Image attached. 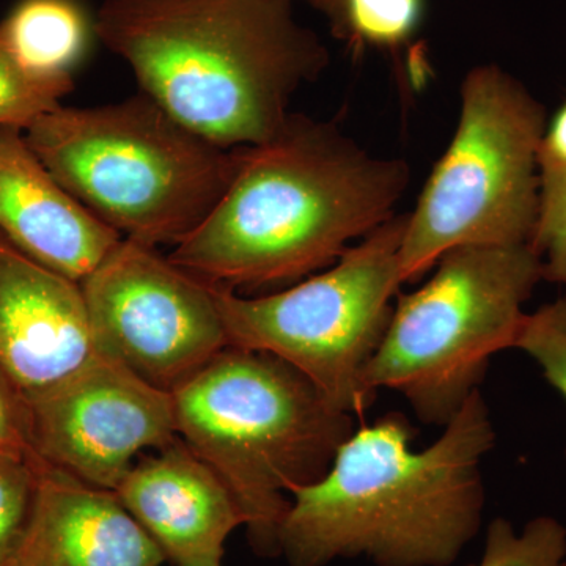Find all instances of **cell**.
<instances>
[{
    "label": "cell",
    "instance_id": "1",
    "mask_svg": "<svg viewBox=\"0 0 566 566\" xmlns=\"http://www.w3.org/2000/svg\"><path fill=\"white\" fill-rule=\"evenodd\" d=\"M237 150L232 181L169 259L208 285L285 289L337 262L394 218L409 182L334 123L290 114L263 144Z\"/></svg>",
    "mask_w": 566,
    "mask_h": 566
},
{
    "label": "cell",
    "instance_id": "2",
    "mask_svg": "<svg viewBox=\"0 0 566 566\" xmlns=\"http://www.w3.org/2000/svg\"><path fill=\"white\" fill-rule=\"evenodd\" d=\"M392 411L363 424L329 471L290 494L279 536L290 566L367 558L375 566H452L482 527V461L495 444L490 411L475 390L423 450Z\"/></svg>",
    "mask_w": 566,
    "mask_h": 566
},
{
    "label": "cell",
    "instance_id": "3",
    "mask_svg": "<svg viewBox=\"0 0 566 566\" xmlns=\"http://www.w3.org/2000/svg\"><path fill=\"white\" fill-rule=\"evenodd\" d=\"M294 0H104L96 39L132 66L142 93L226 150L263 144L297 88L329 65Z\"/></svg>",
    "mask_w": 566,
    "mask_h": 566
},
{
    "label": "cell",
    "instance_id": "4",
    "mask_svg": "<svg viewBox=\"0 0 566 566\" xmlns=\"http://www.w3.org/2000/svg\"><path fill=\"white\" fill-rule=\"evenodd\" d=\"M178 438L216 472L259 556H281L290 494L333 464L356 430L303 374L273 354L227 346L172 392Z\"/></svg>",
    "mask_w": 566,
    "mask_h": 566
},
{
    "label": "cell",
    "instance_id": "5",
    "mask_svg": "<svg viewBox=\"0 0 566 566\" xmlns=\"http://www.w3.org/2000/svg\"><path fill=\"white\" fill-rule=\"evenodd\" d=\"M25 140L63 188L126 240L178 245L222 199L237 150L175 120L145 93L48 112Z\"/></svg>",
    "mask_w": 566,
    "mask_h": 566
},
{
    "label": "cell",
    "instance_id": "6",
    "mask_svg": "<svg viewBox=\"0 0 566 566\" xmlns=\"http://www.w3.org/2000/svg\"><path fill=\"white\" fill-rule=\"evenodd\" d=\"M434 274L398 293L365 386L394 390L417 419L444 428L485 378L491 357L515 348L524 305L545 281L531 244L464 245L446 252Z\"/></svg>",
    "mask_w": 566,
    "mask_h": 566
},
{
    "label": "cell",
    "instance_id": "7",
    "mask_svg": "<svg viewBox=\"0 0 566 566\" xmlns=\"http://www.w3.org/2000/svg\"><path fill=\"white\" fill-rule=\"evenodd\" d=\"M546 109L497 65L465 74L455 136L409 212L403 283L464 245L531 243L538 216V153Z\"/></svg>",
    "mask_w": 566,
    "mask_h": 566
},
{
    "label": "cell",
    "instance_id": "8",
    "mask_svg": "<svg viewBox=\"0 0 566 566\" xmlns=\"http://www.w3.org/2000/svg\"><path fill=\"white\" fill-rule=\"evenodd\" d=\"M408 214L394 216L319 274L245 297L214 286L227 342L292 365L338 411L360 417L376 394L364 374L385 338L400 293Z\"/></svg>",
    "mask_w": 566,
    "mask_h": 566
},
{
    "label": "cell",
    "instance_id": "9",
    "mask_svg": "<svg viewBox=\"0 0 566 566\" xmlns=\"http://www.w3.org/2000/svg\"><path fill=\"white\" fill-rule=\"evenodd\" d=\"M96 353L172 394L229 346L214 286L123 238L81 282Z\"/></svg>",
    "mask_w": 566,
    "mask_h": 566
},
{
    "label": "cell",
    "instance_id": "10",
    "mask_svg": "<svg viewBox=\"0 0 566 566\" xmlns=\"http://www.w3.org/2000/svg\"><path fill=\"white\" fill-rule=\"evenodd\" d=\"M28 400L40 460L103 490L178 439L172 394L99 353Z\"/></svg>",
    "mask_w": 566,
    "mask_h": 566
},
{
    "label": "cell",
    "instance_id": "11",
    "mask_svg": "<svg viewBox=\"0 0 566 566\" xmlns=\"http://www.w3.org/2000/svg\"><path fill=\"white\" fill-rule=\"evenodd\" d=\"M95 353L81 283L36 263L0 234V370L32 397Z\"/></svg>",
    "mask_w": 566,
    "mask_h": 566
},
{
    "label": "cell",
    "instance_id": "12",
    "mask_svg": "<svg viewBox=\"0 0 566 566\" xmlns=\"http://www.w3.org/2000/svg\"><path fill=\"white\" fill-rule=\"evenodd\" d=\"M114 493L175 566H222L227 538L244 526L221 476L180 438L142 455Z\"/></svg>",
    "mask_w": 566,
    "mask_h": 566
},
{
    "label": "cell",
    "instance_id": "13",
    "mask_svg": "<svg viewBox=\"0 0 566 566\" xmlns=\"http://www.w3.org/2000/svg\"><path fill=\"white\" fill-rule=\"evenodd\" d=\"M0 234L36 263L82 282L123 237L52 177L24 129L0 128Z\"/></svg>",
    "mask_w": 566,
    "mask_h": 566
},
{
    "label": "cell",
    "instance_id": "14",
    "mask_svg": "<svg viewBox=\"0 0 566 566\" xmlns=\"http://www.w3.org/2000/svg\"><path fill=\"white\" fill-rule=\"evenodd\" d=\"M166 562L114 491L39 461V499L18 566H163Z\"/></svg>",
    "mask_w": 566,
    "mask_h": 566
},
{
    "label": "cell",
    "instance_id": "15",
    "mask_svg": "<svg viewBox=\"0 0 566 566\" xmlns=\"http://www.w3.org/2000/svg\"><path fill=\"white\" fill-rule=\"evenodd\" d=\"M93 36L95 18L80 0H20L0 22L3 46L43 80H73Z\"/></svg>",
    "mask_w": 566,
    "mask_h": 566
},
{
    "label": "cell",
    "instance_id": "16",
    "mask_svg": "<svg viewBox=\"0 0 566 566\" xmlns=\"http://www.w3.org/2000/svg\"><path fill=\"white\" fill-rule=\"evenodd\" d=\"M422 10V0H340L331 24L342 39L395 48L415 35Z\"/></svg>",
    "mask_w": 566,
    "mask_h": 566
},
{
    "label": "cell",
    "instance_id": "17",
    "mask_svg": "<svg viewBox=\"0 0 566 566\" xmlns=\"http://www.w3.org/2000/svg\"><path fill=\"white\" fill-rule=\"evenodd\" d=\"M566 528L539 516L517 534L510 521L497 517L486 532L485 553L472 566H566Z\"/></svg>",
    "mask_w": 566,
    "mask_h": 566
},
{
    "label": "cell",
    "instance_id": "18",
    "mask_svg": "<svg viewBox=\"0 0 566 566\" xmlns=\"http://www.w3.org/2000/svg\"><path fill=\"white\" fill-rule=\"evenodd\" d=\"M39 461L0 457V566H18L39 499Z\"/></svg>",
    "mask_w": 566,
    "mask_h": 566
},
{
    "label": "cell",
    "instance_id": "19",
    "mask_svg": "<svg viewBox=\"0 0 566 566\" xmlns=\"http://www.w3.org/2000/svg\"><path fill=\"white\" fill-rule=\"evenodd\" d=\"M73 88V80H43L29 73L0 41V128H28L62 106L61 99Z\"/></svg>",
    "mask_w": 566,
    "mask_h": 566
},
{
    "label": "cell",
    "instance_id": "20",
    "mask_svg": "<svg viewBox=\"0 0 566 566\" xmlns=\"http://www.w3.org/2000/svg\"><path fill=\"white\" fill-rule=\"evenodd\" d=\"M539 196L532 249L545 281L566 286V166L538 159Z\"/></svg>",
    "mask_w": 566,
    "mask_h": 566
},
{
    "label": "cell",
    "instance_id": "21",
    "mask_svg": "<svg viewBox=\"0 0 566 566\" xmlns=\"http://www.w3.org/2000/svg\"><path fill=\"white\" fill-rule=\"evenodd\" d=\"M515 348L535 360L566 403V293L526 315Z\"/></svg>",
    "mask_w": 566,
    "mask_h": 566
},
{
    "label": "cell",
    "instance_id": "22",
    "mask_svg": "<svg viewBox=\"0 0 566 566\" xmlns=\"http://www.w3.org/2000/svg\"><path fill=\"white\" fill-rule=\"evenodd\" d=\"M0 457L36 460L28 397L0 370Z\"/></svg>",
    "mask_w": 566,
    "mask_h": 566
},
{
    "label": "cell",
    "instance_id": "23",
    "mask_svg": "<svg viewBox=\"0 0 566 566\" xmlns=\"http://www.w3.org/2000/svg\"><path fill=\"white\" fill-rule=\"evenodd\" d=\"M538 159L566 166V98L553 122L546 126L545 136L539 145Z\"/></svg>",
    "mask_w": 566,
    "mask_h": 566
},
{
    "label": "cell",
    "instance_id": "24",
    "mask_svg": "<svg viewBox=\"0 0 566 566\" xmlns=\"http://www.w3.org/2000/svg\"><path fill=\"white\" fill-rule=\"evenodd\" d=\"M294 2H296V0H294ZM304 2H307L308 6L314 7L316 10L323 11V13L331 20V18L334 17L335 11H337L340 0H304Z\"/></svg>",
    "mask_w": 566,
    "mask_h": 566
}]
</instances>
